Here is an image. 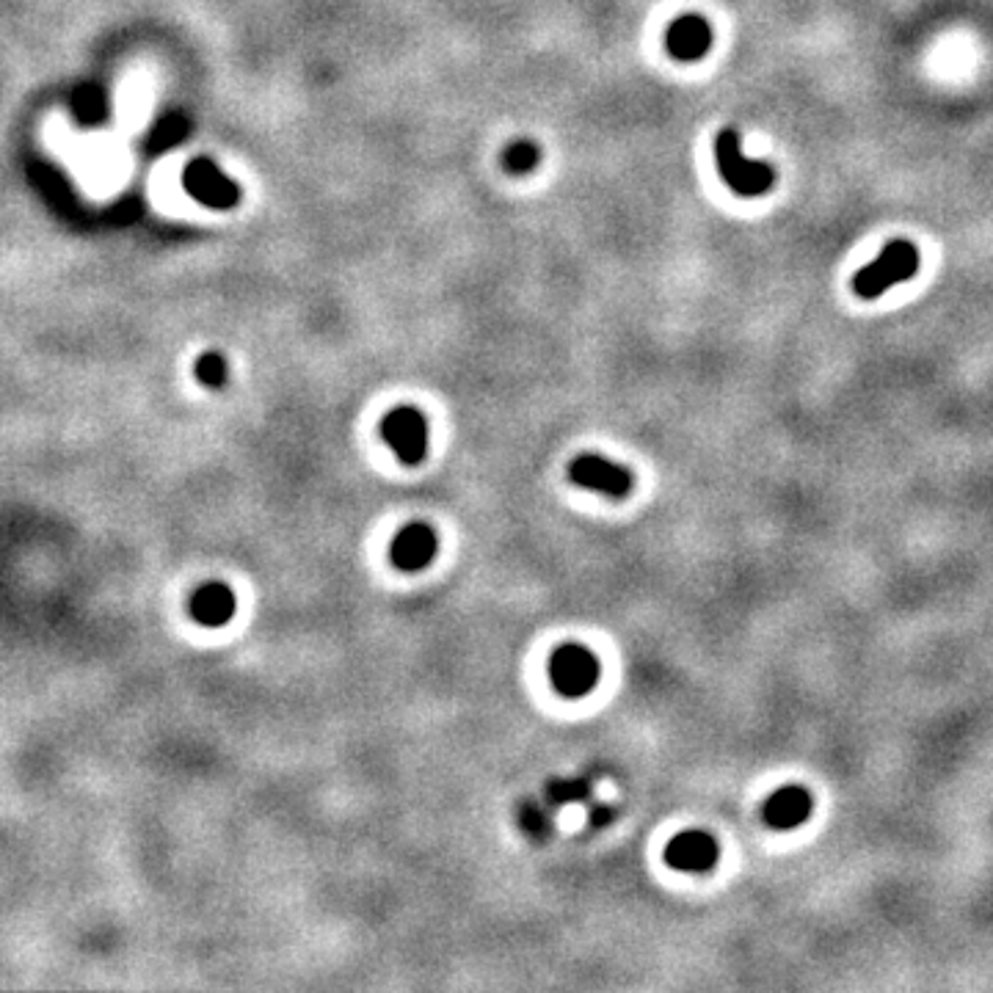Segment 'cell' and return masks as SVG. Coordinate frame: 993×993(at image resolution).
I'll return each instance as SVG.
<instances>
[{"instance_id":"6da1fadb","label":"cell","mask_w":993,"mask_h":993,"mask_svg":"<svg viewBox=\"0 0 993 993\" xmlns=\"http://www.w3.org/2000/svg\"><path fill=\"white\" fill-rule=\"evenodd\" d=\"M715 160H718V172L723 177V183L729 185L734 194L740 196H762L767 194L778 180V172L770 163L762 160H751L742 155L740 136L734 127L720 130L718 141H715Z\"/></svg>"},{"instance_id":"7a4b0ae2","label":"cell","mask_w":993,"mask_h":993,"mask_svg":"<svg viewBox=\"0 0 993 993\" xmlns=\"http://www.w3.org/2000/svg\"><path fill=\"white\" fill-rule=\"evenodd\" d=\"M919 271V252L911 240L894 238L883 246V252L853 276V293L861 298H878L897 282L914 279Z\"/></svg>"},{"instance_id":"3957f363","label":"cell","mask_w":993,"mask_h":993,"mask_svg":"<svg viewBox=\"0 0 993 993\" xmlns=\"http://www.w3.org/2000/svg\"><path fill=\"white\" fill-rule=\"evenodd\" d=\"M602 665L591 649L580 643H563L549 657V682L563 698H585L594 693Z\"/></svg>"},{"instance_id":"277c9868","label":"cell","mask_w":993,"mask_h":993,"mask_svg":"<svg viewBox=\"0 0 993 993\" xmlns=\"http://www.w3.org/2000/svg\"><path fill=\"white\" fill-rule=\"evenodd\" d=\"M381 436L406 467H417L428 456V423L423 411H417L414 406H398L389 411L381 423Z\"/></svg>"},{"instance_id":"5b68a950","label":"cell","mask_w":993,"mask_h":993,"mask_svg":"<svg viewBox=\"0 0 993 993\" xmlns=\"http://www.w3.org/2000/svg\"><path fill=\"white\" fill-rule=\"evenodd\" d=\"M571 483L583 486L596 494H605L610 500H624L632 491V472L616 461L596 453H583L569 464Z\"/></svg>"},{"instance_id":"8992f818","label":"cell","mask_w":993,"mask_h":993,"mask_svg":"<svg viewBox=\"0 0 993 993\" xmlns=\"http://www.w3.org/2000/svg\"><path fill=\"white\" fill-rule=\"evenodd\" d=\"M183 185L199 205L213 207V210H232L240 202L238 185L232 183L210 158L191 160L183 174Z\"/></svg>"},{"instance_id":"52a82bcc","label":"cell","mask_w":993,"mask_h":993,"mask_svg":"<svg viewBox=\"0 0 993 993\" xmlns=\"http://www.w3.org/2000/svg\"><path fill=\"white\" fill-rule=\"evenodd\" d=\"M720 847L715 836L707 831H685L676 834L665 847V864L679 872H707L718 864Z\"/></svg>"},{"instance_id":"ba28073f","label":"cell","mask_w":993,"mask_h":993,"mask_svg":"<svg viewBox=\"0 0 993 993\" xmlns=\"http://www.w3.org/2000/svg\"><path fill=\"white\" fill-rule=\"evenodd\" d=\"M436 549H439V541H436L434 527L425 522H411L392 538L389 558L400 571H423L436 558Z\"/></svg>"},{"instance_id":"9c48e42d","label":"cell","mask_w":993,"mask_h":993,"mask_svg":"<svg viewBox=\"0 0 993 993\" xmlns=\"http://www.w3.org/2000/svg\"><path fill=\"white\" fill-rule=\"evenodd\" d=\"M665 47L676 61H698L712 47V25L701 14H682L668 28Z\"/></svg>"},{"instance_id":"30bf717a","label":"cell","mask_w":993,"mask_h":993,"mask_svg":"<svg viewBox=\"0 0 993 993\" xmlns=\"http://www.w3.org/2000/svg\"><path fill=\"white\" fill-rule=\"evenodd\" d=\"M811 809H814V800H811L809 789L800 787V784H787V787L776 789L765 800L762 817H765L770 828L789 831V828H798V825L809 820Z\"/></svg>"},{"instance_id":"8fae6325","label":"cell","mask_w":993,"mask_h":993,"mask_svg":"<svg viewBox=\"0 0 993 993\" xmlns=\"http://www.w3.org/2000/svg\"><path fill=\"white\" fill-rule=\"evenodd\" d=\"M235 594L224 583H207L191 596V616L202 627H224L229 618L235 616Z\"/></svg>"},{"instance_id":"7c38bea8","label":"cell","mask_w":993,"mask_h":993,"mask_svg":"<svg viewBox=\"0 0 993 993\" xmlns=\"http://www.w3.org/2000/svg\"><path fill=\"white\" fill-rule=\"evenodd\" d=\"M541 160V149L533 141H516L503 152V166L511 174H527L533 172Z\"/></svg>"},{"instance_id":"4fadbf2b","label":"cell","mask_w":993,"mask_h":993,"mask_svg":"<svg viewBox=\"0 0 993 993\" xmlns=\"http://www.w3.org/2000/svg\"><path fill=\"white\" fill-rule=\"evenodd\" d=\"M194 373L199 378V384H205L210 389H221L227 384V359L216 351H207L196 359Z\"/></svg>"},{"instance_id":"5bb4252c","label":"cell","mask_w":993,"mask_h":993,"mask_svg":"<svg viewBox=\"0 0 993 993\" xmlns=\"http://www.w3.org/2000/svg\"><path fill=\"white\" fill-rule=\"evenodd\" d=\"M588 795V784L585 781H574V778H569V781H555V784H549V798L552 800H558V803H566V800H580V798H585Z\"/></svg>"},{"instance_id":"9a60e30c","label":"cell","mask_w":993,"mask_h":993,"mask_svg":"<svg viewBox=\"0 0 993 993\" xmlns=\"http://www.w3.org/2000/svg\"><path fill=\"white\" fill-rule=\"evenodd\" d=\"M522 825H525L530 834L536 836H544L549 831V822L547 817H544V811L538 809V806H533V803L522 809Z\"/></svg>"}]
</instances>
